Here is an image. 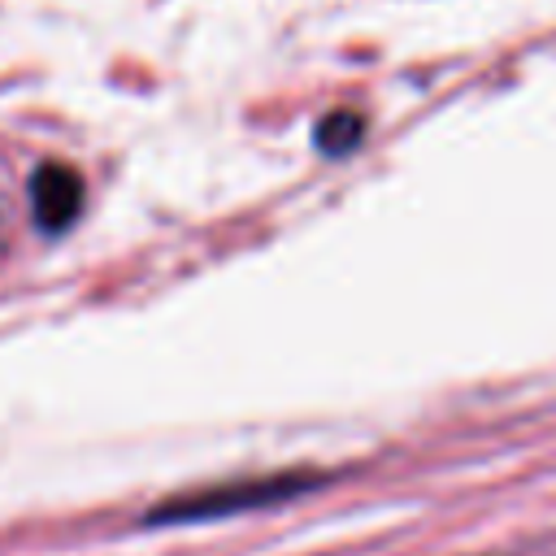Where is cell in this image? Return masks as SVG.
Listing matches in <instances>:
<instances>
[{
	"label": "cell",
	"mask_w": 556,
	"mask_h": 556,
	"mask_svg": "<svg viewBox=\"0 0 556 556\" xmlns=\"http://www.w3.org/2000/svg\"><path fill=\"white\" fill-rule=\"evenodd\" d=\"M321 486V473L313 469H278V473H252V478H226L217 486H200L187 495L161 500L143 521L148 526H182V521H217L252 508H269L282 500H295L304 491Z\"/></svg>",
	"instance_id": "1"
},
{
	"label": "cell",
	"mask_w": 556,
	"mask_h": 556,
	"mask_svg": "<svg viewBox=\"0 0 556 556\" xmlns=\"http://www.w3.org/2000/svg\"><path fill=\"white\" fill-rule=\"evenodd\" d=\"M83 200H87V187H83L78 169L61 165V161H43L30 174V213L43 235H61L78 217Z\"/></svg>",
	"instance_id": "2"
},
{
	"label": "cell",
	"mask_w": 556,
	"mask_h": 556,
	"mask_svg": "<svg viewBox=\"0 0 556 556\" xmlns=\"http://www.w3.org/2000/svg\"><path fill=\"white\" fill-rule=\"evenodd\" d=\"M361 135H365V117L352 113V109L326 113V117L317 122V130H313V139H317V148H321L326 156H343V152H352V148L361 143Z\"/></svg>",
	"instance_id": "3"
}]
</instances>
